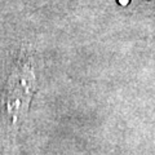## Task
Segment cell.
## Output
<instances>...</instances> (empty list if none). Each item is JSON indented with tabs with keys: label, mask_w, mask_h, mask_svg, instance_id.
Segmentation results:
<instances>
[{
	"label": "cell",
	"mask_w": 155,
	"mask_h": 155,
	"mask_svg": "<svg viewBox=\"0 0 155 155\" xmlns=\"http://www.w3.org/2000/svg\"><path fill=\"white\" fill-rule=\"evenodd\" d=\"M36 88V76L31 61L18 60L8 78L4 94V105L12 122H17L28 110Z\"/></svg>",
	"instance_id": "1"
}]
</instances>
